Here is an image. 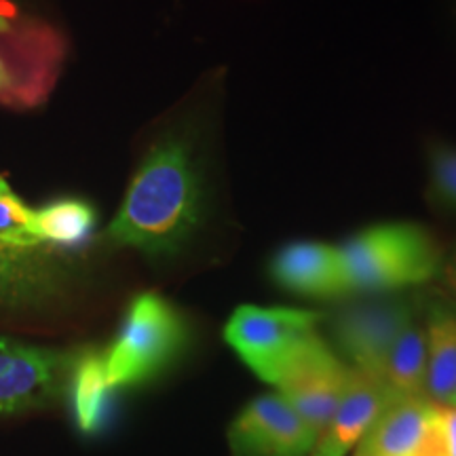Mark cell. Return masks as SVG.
<instances>
[{
	"label": "cell",
	"instance_id": "ffe728a7",
	"mask_svg": "<svg viewBox=\"0 0 456 456\" xmlns=\"http://www.w3.org/2000/svg\"><path fill=\"white\" fill-rule=\"evenodd\" d=\"M440 273L444 277V283H446L450 292L456 296V241L452 243V248H450V252L442 258Z\"/></svg>",
	"mask_w": 456,
	"mask_h": 456
},
{
	"label": "cell",
	"instance_id": "8fae6325",
	"mask_svg": "<svg viewBox=\"0 0 456 456\" xmlns=\"http://www.w3.org/2000/svg\"><path fill=\"white\" fill-rule=\"evenodd\" d=\"M269 273L285 292L319 300L346 296L340 254L332 245L317 241L283 245L271 258Z\"/></svg>",
	"mask_w": 456,
	"mask_h": 456
},
{
	"label": "cell",
	"instance_id": "5b68a950",
	"mask_svg": "<svg viewBox=\"0 0 456 456\" xmlns=\"http://www.w3.org/2000/svg\"><path fill=\"white\" fill-rule=\"evenodd\" d=\"M77 351L0 336V419L55 406L68 393Z\"/></svg>",
	"mask_w": 456,
	"mask_h": 456
},
{
	"label": "cell",
	"instance_id": "4fadbf2b",
	"mask_svg": "<svg viewBox=\"0 0 456 456\" xmlns=\"http://www.w3.org/2000/svg\"><path fill=\"white\" fill-rule=\"evenodd\" d=\"M112 391L108 383L104 351L95 346L78 349L68 380V397L72 403L74 420L83 433L91 436L104 427Z\"/></svg>",
	"mask_w": 456,
	"mask_h": 456
},
{
	"label": "cell",
	"instance_id": "277c9868",
	"mask_svg": "<svg viewBox=\"0 0 456 456\" xmlns=\"http://www.w3.org/2000/svg\"><path fill=\"white\" fill-rule=\"evenodd\" d=\"M322 315L288 306L243 305L224 328V340L265 383L275 385L302 345L317 334Z\"/></svg>",
	"mask_w": 456,
	"mask_h": 456
},
{
	"label": "cell",
	"instance_id": "30bf717a",
	"mask_svg": "<svg viewBox=\"0 0 456 456\" xmlns=\"http://www.w3.org/2000/svg\"><path fill=\"white\" fill-rule=\"evenodd\" d=\"M395 397L379 376L351 368L349 385L338 408L319 433L311 456H346L362 442L376 416Z\"/></svg>",
	"mask_w": 456,
	"mask_h": 456
},
{
	"label": "cell",
	"instance_id": "6da1fadb",
	"mask_svg": "<svg viewBox=\"0 0 456 456\" xmlns=\"http://www.w3.org/2000/svg\"><path fill=\"white\" fill-rule=\"evenodd\" d=\"M205 218L203 167L182 134L163 135L142 159L106 237L148 258L178 254Z\"/></svg>",
	"mask_w": 456,
	"mask_h": 456
},
{
	"label": "cell",
	"instance_id": "2e32d148",
	"mask_svg": "<svg viewBox=\"0 0 456 456\" xmlns=\"http://www.w3.org/2000/svg\"><path fill=\"white\" fill-rule=\"evenodd\" d=\"M427 330L425 323L410 322L397 336L387 357L383 380L395 397H427Z\"/></svg>",
	"mask_w": 456,
	"mask_h": 456
},
{
	"label": "cell",
	"instance_id": "9c48e42d",
	"mask_svg": "<svg viewBox=\"0 0 456 456\" xmlns=\"http://www.w3.org/2000/svg\"><path fill=\"white\" fill-rule=\"evenodd\" d=\"M317 433L279 393L252 399L228 427L232 456H311Z\"/></svg>",
	"mask_w": 456,
	"mask_h": 456
},
{
	"label": "cell",
	"instance_id": "9a60e30c",
	"mask_svg": "<svg viewBox=\"0 0 456 456\" xmlns=\"http://www.w3.org/2000/svg\"><path fill=\"white\" fill-rule=\"evenodd\" d=\"M95 222L98 214L89 201L78 197H61L34 209L32 235L45 248L61 252L87 241Z\"/></svg>",
	"mask_w": 456,
	"mask_h": 456
},
{
	"label": "cell",
	"instance_id": "7c38bea8",
	"mask_svg": "<svg viewBox=\"0 0 456 456\" xmlns=\"http://www.w3.org/2000/svg\"><path fill=\"white\" fill-rule=\"evenodd\" d=\"M433 406L427 397H393L355 446V456H414Z\"/></svg>",
	"mask_w": 456,
	"mask_h": 456
},
{
	"label": "cell",
	"instance_id": "e0dca14e",
	"mask_svg": "<svg viewBox=\"0 0 456 456\" xmlns=\"http://www.w3.org/2000/svg\"><path fill=\"white\" fill-rule=\"evenodd\" d=\"M34 209L17 197L4 175H0V239L24 245V248H45L32 235Z\"/></svg>",
	"mask_w": 456,
	"mask_h": 456
},
{
	"label": "cell",
	"instance_id": "8992f818",
	"mask_svg": "<svg viewBox=\"0 0 456 456\" xmlns=\"http://www.w3.org/2000/svg\"><path fill=\"white\" fill-rule=\"evenodd\" d=\"M74 262L53 248H24L0 239V315H37L66 300Z\"/></svg>",
	"mask_w": 456,
	"mask_h": 456
},
{
	"label": "cell",
	"instance_id": "52a82bcc",
	"mask_svg": "<svg viewBox=\"0 0 456 456\" xmlns=\"http://www.w3.org/2000/svg\"><path fill=\"white\" fill-rule=\"evenodd\" d=\"M416 313V302L406 296L353 302L332 317V336L351 368L383 379L391 346Z\"/></svg>",
	"mask_w": 456,
	"mask_h": 456
},
{
	"label": "cell",
	"instance_id": "7a4b0ae2",
	"mask_svg": "<svg viewBox=\"0 0 456 456\" xmlns=\"http://www.w3.org/2000/svg\"><path fill=\"white\" fill-rule=\"evenodd\" d=\"M346 294L395 292L431 281L442 269V249L429 228L385 222L346 239L338 248Z\"/></svg>",
	"mask_w": 456,
	"mask_h": 456
},
{
	"label": "cell",
	"instance_id": "ac0fdd59",
	"mask_svg": "<svg viewBox=\"0 0 456 456\" xmlns=\"http://www.w3.org/2000/svg\"><path fill=\"white\" fill-rule=\"evenodd\" d=\"M429 155V199L446 209H456V146L436 142Z\"/></svg>",
	"mask_w": 456,
	"mask_h": 456
},
{
	"label": "cell",
	"instance_id": "3957f363",
	"mask_svg": "<svg viewBox=\"0 0 456 456\" xmlns=\"http://www.w3.org/2000/svg\"><path fill=\"white\" fill-rule=\"evenodd\" d=\"M188 326L175 305L157 292L131 300L117 338L104 351L112 389L140 387L157 379L184 353Z\"/></svg>",
	"mask_w": 456,
	"mask_h": 456
},
{
	"label": "cell",
	"instance_id": "d6986e66",
	"mask_svg": "<svg viewBox=\"0 0 456 456\" xmlns=\"http://www.w3.org/2000/svg\"><path fill=\"white\" fill-rule=\"evenodd\" d=\"M444 433H446V456H456V408L442 406Z\"/></svg>",
	"mask_w": 456,
	"mask_h": 456
},
{
	"label": "cell",
	"instance_id": "5bb4252c",
	"mask_svg": "<svg viewBox=\"0 0 456 456\" xmlns=\"http://www.w3.org/2000/svg\"><path fill=\"white\" fill-rule=\"evenodd\" d=\"M425 395L436 406H452L456 393V313L436 306L425 322Z\"/></svg>",
	"mask_w": 456,
	"mask_h": 456
},
{
	"label": "cell",
	"instance_id": "44dd1931",
	"mask_svg": "<svg viewBox=\"0 0 456 456\" xmlns=\"http://www.w3.org/2000/svg\"><path fill=\"white\" fill-rule=\"evenodd\" d=\"M450 408H456V393H454V399H452V406Z\"/></svg>",
	"mask_w": 456,
	"mask_h": 456
},
{
	"label": "cell",
	"instance_id": "ba28073f",
	"mask_svg": "<svg viewBox=\"0 0 456 456\" xmlns=\"http://www.w3.org/2000/svg\"><path fill=\"white\" fill-rule=\"evenodd\" d=\"M349 376L351 368L315 334L289 359L275 387L319 437L345 395Z\"/></svg>",
	"mask_w": 456,
	"mask_h": 456
}]
</instances>
